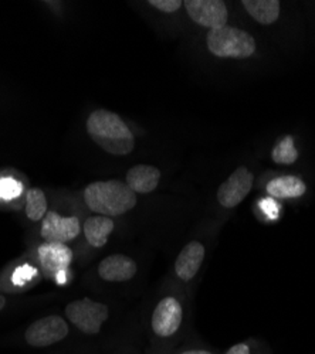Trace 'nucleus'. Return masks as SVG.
Listing matches in <instances>:
<instances>
[{"label":"nucleus","mask_w":315,"mask_h":354,"mask_svg":"<svg viewBox=\"0 0 315 354\" xmlns=\"http://www.w3.org/2000/svg\"><path fill=\"white\" fill-rule=\"evenodd\" d=\"M0 190H2V193L5 196H15L19 192V187L13 182H3L2 187H0Z\"/></svg>","instance_id":"4be33fe9"},{"label":"nucleus","mask_w":315,"mask_h":354,"mask_svg":"<svg viewBox=\"0 0 315 354\" xmlns=\"http://www.w3.org/2000/svg\"><path fill=\"white\" fill-rule=\"evenodd\" d=\"M24 210H26L27 218L30 221L33 223L43 221V218L48 213V205H47V197L42 189L39 187L28 189L26 194Z\"/></svg>","instance_id":"f3484780"},{"label":"nucleus","mask_w":315,"mask_h":354,"mask_svg":"<svg viewBox=\"0 0 315 354\" xmlns=\"http://www.w3.org/2000/svg\"><path fill=\"white\" fill-rule=\"evenodd\" d=\"M114 231V220L105 216H91L84 221L82 232L85 235V240L94 248H102L107 241L109 234Z\"/></svg>","instance_id":"2eb2a0df"},{"label":"nucleus","mask_w":315,"mask_h":354,"mask_svg":"<svg viewBox=\"0 0 315 354\" xmlns=\"http://www.w3.org/2000/svg\"><path fill=\"white\" fill-rule=\"evenodd\" d=\"M6 306V298L3 295H0V310H3V308Z\"/></svg>","instance_id":"b1692460"},{"label":"nucleus","mask_w":315,"mask_h":354,"mask_svg":"<svg viewBox=\"0 0 315 354\" xmlns=\"http://www.w3.org/2000/svg\"><path fill=\"white\" fill-rule=\"evenodd\" d=\"M183 308L174 297H166L158 302L151 316V329L156 339L169 340L182 326Z\"/></svg>","instance_id":"423d86ee"},{"label":"nucleus","mask_w":315,"mask_h":354,"mask_svg":"<svg viewBox=\"0 0 315 354\" xmlns=\"http://www.w3.org/2000/svg\"><path fill=\"white\" fill-rule=\"evenodd\" d=\"M70 335L69 322L59 315H48L35 320L24 332V342L33 348L59 344Z\"/></svg>","instance_id":"39448f33"},{"label":"nucleus","mask_w":315,"mask_h":354,"mask_svg":"<svg viewBox=\"0 0 315 354\" xmlns=\"http://www.w3.org/2000/svg\"><path fill=\"white\" fill-rule=\"evenodd\" d=\"M183 6L189 17L199 26L210 30L226 26L227 8L222 0H186Z\"/></svg>","instance_id":"1a4fd4ad"},{"label":"nucleus","mask_w":315,"mask_h":354,"mask_svg":"<svg viewBox=\"0 0 315 354\" xmlns=\"http://www.w3.org/2000/svg\"><path fill=\"white\" fill-rule=\"evenodd\" d=\"M205 245L199 241L188 243L175 261V274L182 282H190L199 272L205 259Z\"/></svg>","instance_id":"f8f14e48"},{"label":"nucleus","mask_w":315,"mask_h":354,"mask_svg":"<svg viewBox=\"0 0 315 354\" xmlns=\"http://www.w3.org/2000/svg\"><path fill=\"white\" fill-rule=\"evenodd\" d=\"M161 170L151 165H136L127 173V185L134 193H152L161 182Z\"/></svg>","instance_id":"ddd939ff"},{"label":"nucleus","mask_w":315,"mask_h":354,"mask_svg":"<svg viewBox=\"0 0 315 354\" xmlns=\"http://www.w3.org/2000/svg\"><path fill=\"white\" fill-rule=\"evenodd\" d=\"M271 198H298L305 194L307 186L297 176H278L267 183L266 187Z\"/></svg>","instance_id":"4468645a"},{"label":"nucleus","mask_w":315,"mask_h":354,"mask_svg":"<svg viewBox=\"0 0 315 354\" xmlns=\"http://www.w3.org/2000/svg\"><path fill=\"white\" fill-rule=\"evenodd\" d=\"M37 258L47 275L60 277L70 268L74 254L67 244L44 241L37 248Z\"/></svg>","instance_id":"9d476101"},{"label":"nucleus","mask_w":315,"mask_h":354,"mask_svg":"<svg viewBox=\"0 0 315 354\" xmlns=\"http://www.w3.org/2000/svg\"><path fill=\"white\" fill-rule=\"evenodd\" d=\"M224 354H251V348L249 343H237L233 344Z\"/></svg>","instance_id":"412c9836"},{"label":"nucleus","mask_w":315,"mask_h":354,"mask_svg":"<svg viewBox=\"0 0 315 354\" xmlns=\"http://www.w3.org/2000/svg\"><path fill=\"white\" fill-rule=\"evenodd\" d=\"M135 194L127 183L120 180L94 182L85 187L84 201L93 213L114 218L135 209Z\"/></svg>","instance_id":"f03ea898"},{"label":"nucleus","mask_w":315,"mask_h":354,"mask_svg":"<svg viewBox=\"0 0 315 354\" xmlns=\"http://www.w3.org/2000/svg\"><path fill=\"white\" fill-rule=\"evenodd\" d=\"M209 51L220 58H249L255 51L251 35L233 26H223L209 30L206 37Z\"/></svg>","instance_id":"7ed1b4c3"},{"label":"nucleus","mask_w":315,"mask_h":354,"mask_svg":"<svg viewBox=\"0 0 315 354\" xmlns=\"http://www.w3.org/2000/svg\"><path fill=\"white\" fill-rule=\"evenodd\" d=\"M179 354H213V353L206 348H188V350L181 351Z\"/></svg>","instance_id":"5701e85b"},{"label":"nucleus","mask_w":315,"mask_h":354,"mask_svg":"<svg viewBox=\"0 0 315 354\" xmlns=\"http://www.w3.org/2000/svg\"><path fill=\"white\" fill-rule=\"evenodd\" d=\"M90 138L109 155L125 156L135 147V136L123 118L116 112L97 109L87 120Z\"/></svg>","instance_id":"f257e3e1"},{"label":"nucleus","mask_w":315,"mask_h":354,"mask_svg":"<svg viewBox=\"0 0 315 354\" xmlns=\"http://www.w3.org/2000/svg\"><path fill=\"white\" fill-rule=\"evenodd\" d=\"M82 232L81 221L78 217H64L57 212H48L42 221L40 234L47 243L67 244L75 240Z\"/></svg>","instance_id":"0eeeda50"},{"label":"nucleus","mask_w":315,"mask_h":354,"mask_svg":"<svg viewBox=\"0 0 315 354\" xmlns=\"http://www.w3.org/2000/svg\"><path fill=\"white\" fill-rule=\"evenodd\" d=\"M64 313L67 322L78 332L87 336H97L109 317V308L90 298H82L71 301L66 306Z\"/></svg>","instance_id":"20e7f679"},{"label":"nucleus","mask_w":315,"mask_h":354,"mask_svg":"<svg viewBox=\"0 0 315 354\" xmlns=\"http://www.w3.org/2000/svg\"><path fill=\"white\" fill-rule=\"evenodd\" d=\"M246 12L260 24H273L280 17L281 5L278 0H243Z\"/></svg>","instance_id":"dca6fc26"},{"label":"nucleus","mask_w":315,"mask_h":354,"mask_svg":"<svg viewBox=\"0 0 315 354\" xmlns=\"http://www.w3.org/2000/svg\"><path fill=\"white\" fill-rule=\"evenodd\" d=\"M136 262L124 254L109 255L98 265V275L107 282H127L136 275Z\"/></svg>","instance_id":"9b49d317"},{"label":"nucleus","mask_w":315,"mask_h":354,"mask_svg":"<svg viewBox=\"0 0 315 354\" xmlns=\"http://www.w3.org/2000/svg\"><path fill=\"white\" fill-rule=\"evenodd\" d=\"M262 212L271 220L278 217V205L274 198H267L262 201Z\"/></svg>","instance_id":"aec40b11"},{"label":"nucleus","mask_w":315,"mask_h":354,"mask_svg":"<svg viewBox=\"0 0 315 354\" xmlns=\"http://www.w3.org/2000/svg\"><path fill=\"white\" fill-rule=\"evenodd\" d=\"M148 5L163 13H175L183 6V2L181 0H150Z\"/></svg>","instance_id":"6ab92c4d"},{"label":"nucleus","mask_w":315,"mask_h":354,"mask_svg":"<svg viewBox=\"0 0 315 354\" xmlns=\"http://www.w3.org/2000/svg\"><path fill=\"white\" fill-rule=\"evenodd\" d=\"M271 159L277 165H293L298 159V152L294 146V139L291 136H285L271 151Z\"/></svg>","instance_id":"a211bd4d"},{"label":"nucleus","mask_w":315,"mask_h":354,"mask_svg":"<svg viewBox=\"0 0 315 354\" xmlns=\"http://www.w3.org/2000/svg\"><path fill=\"white\" fill-rule=\"evenodd\" d=\"M254 183V176L247 167H237L217 190V201L224 209H235L249 196Z\"/></svg>","instance_id":"6e6552de"}]
</instances>
